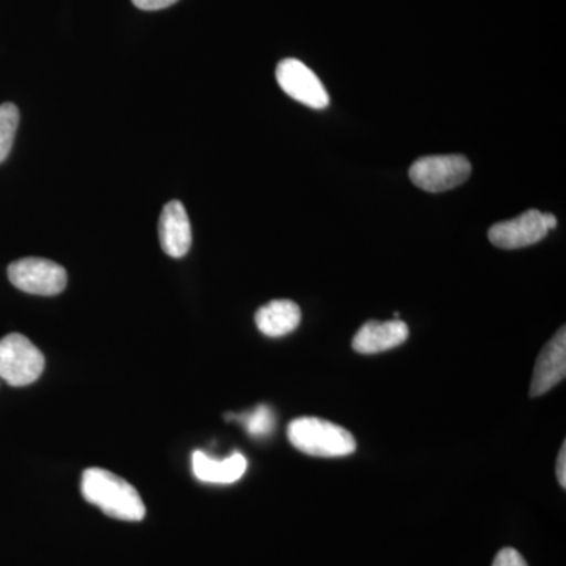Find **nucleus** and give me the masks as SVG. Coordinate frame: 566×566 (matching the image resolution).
<instances>
[{
  "label": "nucleus",
  "instance_id": "nucleus-1",
  "mask_svg": "<svg viewBox=\"0 0 566 566\" xmlns=\"http://www.w3.org/2000/svg\"><path fill=\"white\" fill-rule=\"evenodd\" d=\"M81 491L88 504L98 506L104 515L120 521H142L145 517L144 501L136 488L122 476L99 468H91L82 474Z\"/></svg>",
  "mask_w": 566,
  "mask_h": 566
},
{
  "label": "nucleus",
  "instance_id": "nucleus-2",
  "mask_svg": "<svg viewBox=\"0 0 566 566\" xmlns=\"http://www.w3.org/2000/svg\"><path fill=\"white\" fill-rule=\"evenodd\" d=\"M290 442L300 452L311 457L338 458L356 452L354 436L340 424L318 417H300L289 424Z\"/></svg>",
  "mask_w": 566,
  "mask_h": 566
},
{
  "label": "nucleus",
  "instance_id": "nucleus-3",
  "mask_svg": "<svg viewBox=\"0 0 566 566\" xmlns=\"http://www.w3.org/2000/svg\"><path fill=\"white\" fill-rule=\"evenodd\" d=\"M44 356L28 337L10 334L0 340V379L13 387L32 385L43 375Z\"/></svg>",
  "mask_w": 566,
  "mask_h": 566
},
{
  "label": "nucleus",
  "instance_id": "nucleus-4",
  "mask_svg": "<svg viewBox=\"0 0 566 566\" xmlns=\"http://www.w3.org/2000/svg\"><path fill=\"white\" fill-rule=\"evenodd\" d=\"M472 166L463 155L424 156L409 169V178L427 192H444L463 185L471 177Z\"/></svg>",
  "mask_w": 566,
  "mask_h": 566
},
{
  "label": "nucleus",
  "instance_id": "nucleus-5",
  "mask_svg": "<svg viewBox=\"0 0 566 566\" xmlns=\"http://www.w3.org/2000/svg\"><path fill=\"white\" fill-rule=\"evenodd\" d=\"M10 282L21 292L55 296L66 289L69 275L61 264L46 259H22L9 266Z\"/></svg>",
  "mask_w": 566,
  "mask_h": 566
},
{
  "label": "nucleus",
  "instance_id": "nucleus-6",
  "mask_svg": "<svg viewBox=\"0 0 566 566\" xmlns=\"http://www.w3.org/2000/svg\"><path fill=\"white\" fill-rule=\"evenodd\" d=\"M275 77H277L282 91L296 102L316 111L326 109L329 106V95H327L322 81L303 62L296 61V59H285L279 63Z\"/></svg>",
  "mask_w": 566,
  "mask_h": 566
},
{
  "label": "nucleus",
  "instance_id": "nucleus-7",
  "mask_svg": "<svg viewBox=\"0 0 566 566\" xmlns=\"http://www.w3.org/2000/svg\"><path fill=\"white\" fill-rule=\"evenodd\" d=\"M547 232L549 229H547L543 212L528 210L512 221L494 223L488 232V237L495 248L513 251V249L539 243L543 238H546Z\"/></svg>",
  "mask_w": 566,
  "mask_h": 566
},
{
  "label": "nucleus",
  "instance_id": "nucleus-8",
  "mask_svg": "<svg viewBox=\"0 0 566 566\" xmlns=\"http://www.w3.org/2000/svg\"><path fill=\"white\" fill-rule=\"evenodd\" d=\"M566 375V331L562 326L536 359L531 397H539L560 385Z\"/></svg>",
  "mask_w": 566,
  "mask_h": 566
},
{
  "label": "nucleus",
  "instance_id": "nucleus-9",
  "mask_svg": "<svg viewBox=\"0 0 566 566\" xmlns=\"http://www.w3.org/2000/svg\"><path fill=\"white\" fill-rule=\"evenodd\" d=\"M159 241H161L163 251L172 259H181L191 249V222L180 200H172L163 208L161 218H159Z\"/></svg>",
  "mask_w": 566,
  "mask_h": 566
},
{
  "label": "nucleus",
  "instance_id": "nucleus-10",
  "mask_svg": "<svg viewBox=\"0 0 566 566\" xmlns=\"http://www.w3.org/2000/svg\"><path fill=\"white\" fill-rule=\"evenodd\" d=\"M409 337V327L400 319L365 323L353 338L354 352L378 354L403 345Z\"/></svg>",
  "mask_w": 566,
  "mask_h": 566
},
{
  "label": "nucleus",
  "instance_id": "nucleus-11",
  "mask_svg": "<svg viewBox=\"0 0 566 566\" xmlns=\"http://www.w3.org/2000/svg\"><path fill=\"white\" fill-rule=\"evenodd\" d=\"M245 471H248V460L241 453H234L222 461L214 460L199 450L192 455V472L200 482L230 485L238 482Z\"/></svg>",
  "mask_w": 566,
  "mask_h": 566
},
{
  "label": "nucleus",
  "instance_id": "nucleus-12",
  "mask_svg": "<svg viewBox=\"0 0 566 566\" xmlns=\"http://www.w3.org/2000/svg\"><path fill=\"white\" fill-rule=\"evenodd\" d=\"M301 323L300 305L290 300L271 301L255 314V324L266 337L279 338L292 334Z\"/></svg>",
  "mask_w": 566,
  "mask_h": 566
},
{
  "label": "nucleus",
  "instance_id": "nucleus-13",
  "mask_svg": "<svg viewBox=\"0 0 566 566\" xmlns=\"http://www.w3.org/2000/svg\"><path fill=\"white\" fill-rule=\"evenodd\" d=\"M229 419L240 420V422L244 423L245 431L252 436V438H266L273 433L275 417L273 409L266 405L256 406L252 412H248V415L233 416L229 417Z\"/></svg>",
  "mask_w": 566,
  "mask_h": 566
},
{
  "label": "nucleus",
  "instance_id": "nucleus-14",
  "mask_svg": "<svg viewBox=\"0 0 566 566\" xmlns=\"http://www.w3.org/2000/svg\"><path fill=\"white\" fill-rule=\"evenodd\" d=\"M20 125V109L13 103L0 106V164L9 158Z\"/></svg>",
  "mask_w": 566,
  "mask_h": 566
},
{
  "label": "nucleus",
  "instance_id": "nucleus-15",
  "mask_svg": "<svg viewBox=\"0 0 566 566\" xmlns=\"http://www.w3.org/2000/svg\"><path fill=\"white\" fill-rule=\"evenodd\" d=\"M493 566H528L526 558L521 556L513 547H505L494 558Z\"/></svg>",
  "mask_w": 566,
  "mask_h": 566
},
{
  "label": "nucleus",
  "instance_id": "nucleus-16",
  "mask_svg": "<svg viewBox=\"0 0 566 566\" xmlns=\"http://www.w3.org/2000/svg\"><path fill=\"white\" fill-rule=\"evenodd\" d=\"M177 2L178 0H133V3L137 7V9L145 11L167 9V7H172L174 3Z\"/></svg>",
  "mask_w": 566,
  "mask_h": 566
},
{
  "label": "nucleus",
  "instance_id": "nucleus-17",
  "mask_svg": "<svg viewBox=\"0 0 566 566\" xmlns=\"http://www.w3.org/2000/svg\"><path fill=\"white\" fill-rule=\"evenodd\" d=\"M557 480L562 488H566V444L562 446L557 458Z\"/></svg>",
  "mask_w": 566,
  "mask_h": 566
},
{
  "label": "nucleus",
  "instance_id": "nucleus-18",
  "mask_svg": "<svg viewBox=\"0 0 566 566\" xmlns=\"http://www.w3.org/2000/svg\"><path fill=\"white\" fill-rule=\"evenodd\" d=\"M543 216H545V222L547 226V229L553 230L557 227V218L554 214H551V212H543Z\"/></svg>",
  "mask_w": 566,
  "mask_h": 566
}]
</instances>
